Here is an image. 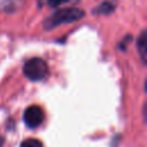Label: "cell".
<instances>
[{
    "instance_id": "1",
    "label": "cell",
    "mask_w": 147,
    "mask_h": 147,
    "mask_svg": "<svg viewBox=\"0 0 147 147\" xmlns=\"http://www.w3.org/2000/svg\"><path fill=\"white\" fill-rule=\"evenodd\" d=\"M85 13L80 8L76 7H70V8H62L53 13L49 17H47L44 22V28L47 30L54 29L61 24H67V23H74L82 17H84Z\"/></svg>"
},
{
    "instance_id": "2",
    "label": "cell",
    "mask_w": 147,
    "mask_h": 147,
    "mask_svg": "<svg viewBox=\"0 0 147 147\" xmlns=\"http://www.w3.org/2000/svg\"><path fill=\"white\" fill-rule=\"evenodd\" d=\"M47 72H48L47 63L39 57L30 59L23 65L24 76L26 78H29L30 80H33V82L41 80L42 78H45Z\"/></svg>"
},
{
    "instance_id": "3",
    "label": "cell",
    "mask_w": 147,
    "mask_h": 147,
    "mask_svg": "<svg viewBox=\"0 0 147 147\" xmlns=\"http://www.w3.org/2000/svg\"><path fill=\"white\" fill-rule=\"evenodd\" d=\"M44 118H45L44 110L39 106H36V105L28 107L23 115L24 123L26 124V126H29L31 129L39 126L44 122Z\"/></svg>"
},
{
    "instance_id": "4",
    "label": "cell",
    "mask_w": 147,
    "mask_h": 147,
    "mask_svg": "<svg viewBox=\"0 0 147 147\" xmlns=\"http://www.w3.org/2000/svg\"><path fill=\"white\" fill-rule=\"evenodd\" d=\"M137 47H138V52L141 57V61L146 63V60H147V31L146 30H142V32L138 37Z\"/></svg>"
},
{
    "instance_id": "5",
    "label": "cell",
    "mask_w": 147,
    "mask_h": 147,
    "mask_svg": "<svg viewBox=\"0 0 147 147\" xmlns=\"http://www.w3.org/2000/svg\"><path fill=\"white\" fill-rule=\"evenodd\" d=\"M113 10H114V5H113L111 2H109V1H105V2H102L101 5H99L93 11H94L95 14L108 15V14H110Z\"/></svg>"
},
{
    "instance_id": "6",
    "label": "cell",
    "mask_w": 147,
    "mask_h": 147,
    "mask_svg": "<svg viewBox=\"0 0 147 147\" xmlns=\"http://www.w3.org/2000/svg\"><path fill=\"white\" fill-rule=\"evenodd\" d=\"M20 147H42V144L38 139L30 138V139H25L24 141H22Z\"/></svg>"
},
{
    "instance_id": "7",
    "label": "cell",
    "mask_w": 147,
    "mask_h": 147,
    "mask_svg": "<svg viewBox=\"0 0 147 147\" xmlns=\"http://www.w3.org/2000/svg\"><path fill=\"white\" fill-rule=\"evenodd\" d=\"M69 0H47V3L49 7H57L63 2H67Z\"/></svg>"
}]
</instances>
